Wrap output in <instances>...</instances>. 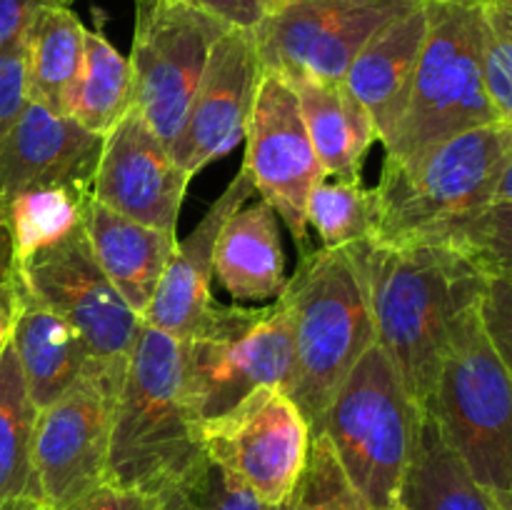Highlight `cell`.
I'll list each match as a JSON object with an SVG mask.
<instances>
[{"instance_id": "obj_40", "label": "cell", "mask_w": 512, "mask_h": 510, "mask_svg": "<svg viewBox=\"0 0 512 510\" xmlns=\"http://www.w3.org/2000/svg\"><path fill=\"white\" fill-rule=\"evenodd\" d=\"M495 200H512V150L503 165V173H500L498 185H495V193H493V203Z\"/></svg>"}, {"instance_id": "obj_15", "label": "cell", "mask_w": 512, "mask_h": 510, "mask_svg": "<svg viewBox=\"0 0 512 510\" xmlns=\"http://www.w3.org/2000/svg\"><path fill=\"white\" fill-rule=\"evenodd\" d=\"M260 75L253 30L233 25L215 43L183 128L168 145L173 160L190 178L245 140Z\"/></svg>"}, {"instance_id": "obj_6", "label": "cell", "mask_w": 512, "mask_h": 510, "mask_svg": "<svg viewBox=\"0 0 512 510\" xmlns=\"http://www.w3.org/2000/svg\"><path fill=\"white\" fill-rule=\"evenodd\" d=\"M510 150L512 125L498 120L443 140L413 163L383 165L373 188V243H428L445 225L493 203Z\"/></svg>"}, {"instance_id": "obj_42", "label": "cell", "mask_w": 512, "mask_h": 510, "mask_svg": "<svg viewBox=\"0 0 512 510\" xmlns=\"http://www.w3.org/2000/svg\"><path fill=\"white\" fill-rule=\"evenodd\" d=\"M388 510H403V508H400V505H393V508H388Z\"/></svg>"}, {"instance_id": "obj_41", "label": "cell", "mask_w": 512, "mask_h": 510, "mask_svg": "<svg viewBox=\"0 0 512 510\" xmlns=\"http://www.w3.org/2000/svg\"><path fill=\"white\" fill-rule=\"evenodd\" d=\"M0 510H43V505H38L35 500H10V503L0 505Z\"/></svg>"}, {"instance_id": "obj_37", "label": "cell", "mask_w": 512, "mask_h": 510, "mask_svg": "<svg viewBox=\"0 0 512 510\" xmlns=\"http://www.w3.org/2000/svg\"><path fill=\"white\" fill-rule=\"evenodd\" d=\"M188 3L218 15L228 25L248 30H253L265 18V13L273 8V0H188Z\"/></svg>"}, {"instance_id": "obj_2", "label": "cell", "mask_w": 512, "mask_h": 510, "mask_svg": "<svg viewBox=\"0 0 512 510\" xmlns=\"http://www.w3.org/2000/svg\"><path fill=\"white\" fill-rule=\"evenodd\" d=\"M205 458L183 390V343L143 323L115 398L105 483L165 500Z\"/></svg>"}, {"instance_id": "obj_1", "label": "cell", "mask_w": 512, "mask_h": 510, "mask_svg": "<svg viewBox=\"0 0 512 510\" xmlns=\"http://www.w3.org/2000/svg\"><path fill=\"white\" fill-rule=\"evenodd\" d=\"M363 260L375 340L425 410L455 320L480 303L488 278L445 243L368 240Z\"/></svg>"}, {"instance_id": "obj_39", "label": "cell", "mask_w": 512, "mask_h": 510, "mask_svg": "<svg viewBox=\"0 0 512 510\" xmlns=\"http://www.w3.org/2000/svg\"><path fill=\"white\" fill-rule=\"evenodd\" d=\"M15 278V253H13V233H10L8 203L0 200V283H8Z\"/></svg>"}, {"instance_id": "obj_5", "label": "cell", "mask_w": 512, "mask_h": 510, "mask_svg": "<svg viewBox=\"0 0 512 510\" xmlns=\"http://www.w3.org/2000/svg\"><path fill=\"white\" fill-rule=\"evenodd\" d=\"M428 30L413 93L385 143V165L418 160L443 140L498 123L483 68V13L478 0H425Z\"/></svg>"}, {"instance_id": "obj_35", "label": "cell", "mask_w": 512, "mask_h": 510, "mask_svg": "<svg viewBox=\"0 0 512 510\" xmlns=\"http://www.w3.org/2000/svg\"><path fill=\"white\" fill-rule=\"evenodd\" d=\"M60 510H168V505L163 498L143 493V490L100 483Z\"/></svg>"}, {"instance_id": "obj_14", "label": "cell", "mask_w": 512, "mask_h": 510, "mask_svg": "<svg viewBox=\"0 0 512 510\" xmlns=\"http://www.w3.org/2000/svg\"><path fill=\"white\" fill-rule=\"evenodd\" d=\"M243 170L265 203L285 220L303 255L308 253V198L328 175L315 155L295 88L263 70L245 128Z\"/></svg>"}, {"instance_id": "obj_34", "label": "cell", "mask_w": 512, "mask_h": 510, "mask_svg": "<svg viewBox=\"0 0 512 510\" xmlns=\"http://www.w3.org/2000/svg\"><path fill=\"white\" fill-rule=\"evenodd\" d=\"M28 103V70H25V40L0 53V145L13 130L15 120Z\"/></svg>"}, {"instance_id": "obj_22", "label": "cell", "mask_w": 512, "mask_h": 510, "mask_svg": "<svg viewBox=\"0 0 512 510\" xmlns=\"http://www.w3.org/2000/svg\"><path fill=\"white\" fill-rule=\"evenodd\" d=\"M213 275L238 300L280 298L288 285L278 213L265 200L228 215L215 243Z\"/></svg>"}, {"instance_id": "obj_10", "label": "cell", "mask_w": 512, "mask_h": 510, "mask_svg": "<svg viewBox=\"0 0 512 510\" xmlns=\"http://www.w3.org/2000/svg\"><path fill=\"white\" fill-rule=\"evenodd\" d=\"M425 0H278L253 28L260 68L340 83L378 30Z\"/></svg>"}, {"instance_id": "obj_24", "label": "cell", "mask_w": 512, "mask_h": 510, "mask_svg": "<svg viewBox=\"0 0 512 510\" xmlns=\"http://www.w3.org/2000/svg\"><path fill=\"white\" fill-rule=\"evenodd\" d=\"M398 505L403 510H503L470 475L428 410H423Z\"/></svg>"}, {"instance_id": "obj_9", "label": "cell", "mask_w": 512, "mask_h": 510, "mask_svg": "<svg viewBox=\"0 0 512 510\" xmlns=\"http://www.w3.org/2000/svg\"><path fill=\"white\" fill-rule=\"evenodd\" d=\"M230 28L188 0H135L133 108L165 145L183 128L210 53Z\"/></svg>"}, {"instance_id": "obj_32", "label": "cell", "mask_w": 512, "mask_h": 510, "mask_svg": "<svg viewBox=\"0 0 512 510\" xmlns=\"http://www.w3.org/2000/svg\"><path fill=\"white\" fill-rule=\"evenodd\" d=\"M288 503L268 505L213 458H205L203 465L165 498L168 510H288Z\"/></svg>"}, {"instance_id": "obj_25", "label": "cell", "mask_w": 512, "mask_h": 510, "mask_svg": "<svg viewBox=\"0 0 512 510\" xmlns=\"http://www.w3.org/2000/svg\"><path fill=\"white\" fill-rule=\"evenodd\" d=\"M85 25L70 8H48L25 35L28 100L70 115L83 70Z\"/></svg>"}, {"instance_id": "obj_19", "label": "cell", "mask_w": 512, "mask_h": 510, "mask_svg": "<svg viewBox=\"0 0 512 510\" xmlns=\"http://www.w3.org/2000/svg\"><path fill=\"white\" fill-rule=\"evenodd\" d=\"M425 30L428 10L423 3L378 30L345 73L343 83L368 110L383 145L408 108Z\"/></svg>"}, {"instance_id": "obj_43", "label": "cell", "mask_w": 512, "mask_h": 510, "mask_svg": "<svg viewBox=\"0 0 512 510\" xmlns=\"http://www.w3.org/2000/svg\"><path fill=\"white\" fill-rule=\"evenodd\" d=\"M275 3H278V0H273V5H275Z\"/></svg>"}, {"instance_id": "obj_31", "label": "cell", "mask_w": 512, "mask_h": 510, "mask_svg": "<svg viewBox=\"0 0 512 510\" xmlns=\"http://www.w3.org/2000/svg\"><path fill=\"white\" fill-rule=\"evenodd\" d=\"M288 510H368L345 478L325 435H313L308 463L290 495Z\"/></svg>"}, {"instance_id": "obj_44", "label": "cell", "mask_w": 512, "mask_h": 510, "mask_svg": "<svg viewBox=\"0 0 512 510\" xmlns=\"http://www.w3.org/2000/svg\"><path fill=\"white\" fill-rule=\"evenodd\" d=\"M43 510H45V508H43Z\"/></svg>"}, {"instance_id": "obj_21", "label": "cell", "mask_w": 512, "mask_h": 510, "mask_svg": "<svg viewBox=\"0 0 512 510\" xmlns=\"http://www.w3.org/2000/svg\"><path fill=\"white\" fill-rule=\"evenodd\" d=\"M10 343L18 355L30 400L38 410L53 405L83 375L103 370L93 360L85 340L53 310L25 293L23 285H20V305Z\"/></svg>"}, {"instance_id": "obj_38", "label": "cell", "mask_w": 512, "mask_h": 510, "mask_svg": "<svg viewBox=\"0 0 512 510\" xmlns=\"http://www.w3.org/2000/svg\"><path fill=\"white\" fill-rule=\"evenodd\" d=\"M18 305H20L18 278L8 280V283H0V350H3V345L10 340V333H13Z\"/></svg>"}, {"instance_id": "obj_27", "label": "cell", "mask_w": 512, "mask_h": 510, "mask_svg": "<svg viewBox=\"0 0 512 510\" xmlns=\"http://www.w3.org/2000/svg\"><path fill=\"white\" fill-rule=\"evenodd\" d=\"M133 108V78L125 55L110 45L103 30L85 28L83 70L70 118L95 135H108Z\"/></svg>"}, {"instance_id": "obj_8", "label": "cell", "mask_w": 512, "mask_h": 510, "mask_svg": "<svg viewBox=\"0 0 512 510\" xmlns=\"http://www.w3.org/2000/svg\"><path fill=\"white\" fill-rule=\"evenodd\" d=\"M183 343V390L198 423L233 410L258 388H285L295 360L288 303L238 308L210 300Z\"/></svg>"}, {"instance_id": "obj_18", "label": "cell", "mask_w": 512, "mask_h": 510, "mask_svg": "<svg viewBox=\"0 0 512 510\" xmlns=\"http://www.w3.org/2000/svg\"><path fill=\"white\" fill-rule=\"evenodd\" d=\"M255 185L245 170L235 175L225 193L215 200L203 215L193 233L175 245V253L165 268L163 280L143 313V323L173 335L175 340H188L210 305V280H213L215 243L230 213L240 208Z\"/></svg>"}, {"instance_id": "obj_3", "label": "cell", "mask_w": 512, "mask_h": 510, "mask_svg": "<svg viewBox=\"0 0 512 510\" xmlns=\"http://www.w3.org/2000/svg\"><path fill=\"white\" fill-rule=\"evenodd\" d=\"M365 243L308 250L280 293L295 338L293 370L283 390L308 420L310 433L320 428L355 363L378 343L365 283Z\"/></svg>"}, {"instance_id": "obj_30", "label": "cell", "mask_w": 512, "mask_h": 510, "mask_svg": "<svg viewBox=\"0 0 512 510\" xmlns=\"http://www.w3.org/2000/svg\"><path fill=\"white\" fill-rule=\"evenodd\" d=\"M428 243L458 250L485 278L512 280V200H495L445 225Z\"/></svg>"}, {"instance_id": "obj_4", "label": "cell", "mask_w": 512, "mask_h": 510, "mask_svg": "<svg viewBox=\"0 0 512 510\" xmlns=\"http://www.w3.org/2000/svg\"><path fill=\"white\" fill-rule=\"evenodd\" d=\"M430 415L478 485L512 510V375L480 320V303L453 325Z\"/></svg>"}, {"instance_id": "obj_7", "label": "cell", "mask_w": 512, "mask_h": 510, "mask_svg": "<svg viewBox=\"0 0 512 510\" xmlns=\"http://www.w3.org/2000/svg\"><path fill=\"white\" fill-rule=\"evenodd\" d=\"M423 408L405 390L378 343L363 353L313 435H325L368 510L398 505L400 483L418 443Z\"/></svg>"}, {"instance_id": "obj_13", "label": "cell", "mask_w": 512, "mask_h": 510, "mask_svg": "<svg viewBox=\"0 0 512 510\" xmlns=\"http://www.w3.org/2000/svg\"><path fill=\"white\" fill-rule=\"evenodd\" d=\"M123 380L93 370L35 420L33 485L45 510H60L105 483L115 398Z\"/></svg>"}, {"instance_id": "obj_16", "label": "cell", "mask_w": 512, "mask_h": 510, "mask_svg": "<svg viewBox=\"0 0 512 510\" xmlns=\"http://www.w3.org/2000/svg\"><path fill=\"white\" fill-rule=\"evenodd\" d=\"M188 183L168 145L130 108L105 135L90 195L135 223L175 233Z\"/></svg>"}, {"instance_id": "obj_28", "label": "cell", "mask_w": 512, "mask_h": 510, "mask_svg": "<svg viewBox=\"0 0 512 510\" xmlns=\"http://www.w3.org/2000/svg\"><path fill=\"white\" fill-rule=\"evenodd\" d=\"M88 195L70 188H33L10 198L8 220L15 268L35 250L58 243L83 225V205Z\"/></svg>"}, {"instance_id": "obj_11", "label": "cell", "mask_w": 512, "mask_h": 510, "mask_svg": "<svg viewBox=\"0 0 512 510\" xmlns=\"http://www.w3.org/2000/svg\"><path fill=\"white\" fill-rule=\"evenodd\" d=\"M15 278L25 293L53 310L85 340L105 373L123 378L143 320L100 270L83 225L28 255L15 268Z\"/></svg>"}, {"instance_id": "obj_29", "label": "cell", "mask_w": 512, "mask_h": 510, "mask_svg": "<svg viewBox=\"0 0 512 510\" xmlns=\"http://www.w3.org/2000/svg\"><path fill=\"white\" fill-rule=\"evenodd\" d=\"M308 228L320 238V248H345L375 238L378 208L375 193L365 190L360 178L320 183L305 208Z\"/></svg>"}, {"instance_id": "obj_26", "label": "cell", "mask_w": 512, "mask_h": 510, "mask_svg": "<svg viewBox=\"0 0 512 510\" xmlns=\"http://www.w3.org/2000/svg\"><path fill=\"white\" fill-rule=\"evenodd\" d=\"M38 413L8 340L0 350V505L35 500L33 435Z\"/></svg>"}, {"instance_id": "obj_33", "label": "cell", "mask_w": 512, "mask_h": 510, "mask_svg": "<svg viewBox=\"0 0 512 510\" xmlns=\"http://www.w3.org/2000/svg\"><path fill=\"white\" fill-rule=\"evenodd\" d=\"M480 320L495 353L512 375V280H485L480 295Z\"/></svg>"}, {"instance_id": "obj_17", "label": "cell", "mask_w": 512, "mask_h": 510, "mask_svg": "<svg viewBox=\"0 0 512 510\" xmlns=\"http://www.w3.org/2000/svg\"><path fill=\"white\" fill-rule=\"evenodd\" d=\"M105 135L85 130L70 115L28 100L0 145V200L33 188H70L88 195Z\"/></svg>"}, {"instance_id": "obj_20", "label": "cell", "mask_w": 512, "mask_h": 510, "mask_svg": "<svg viewBox=\"0 0 512 510\" xmlns=\"http://www.w3.org/2000/svg\"><path fill=\"white\" fill-rule=\"evenodd\" d=\"M83 228L100 270L133 313L143 318L175 253V233L135 223L88 195Z\"/></svg>"}, {"instance_id": "obj_12", "label": "cell", "mask_w": 512, "mask_h": 510, "mask_svg": "<svg viewBox=\"0 0 512 510\" xmlns=\"http://www.w3.org/2000/svg\"><path fill=\"white\" fill-rule=\"evenodd\" d=\"M208 458L268 505H285L310 453L308 420L283 388H258L233 410L200 423Z\"/></svg>"}, {"instance_id": "obj_36", "label": "cell", "mask_w": 512, "mask_h": 510, "mask_svg": "<svg viewBox=\"0 0 512 510\" xmlns=\"http://www.w3.org/2000/svg\"><path fill=\"white\" fill-rule=\"evenodd\" d=\"M70 3L75 0H0V53L23 43L43 10L70 8Z\"/></svg>"}, {"instance_id": "obj_23", "label": "cell", "mask_w": 512, "mask_h": 510, "mask_svg": "<svg viewBox=\"0 0 512 510\" xmlns=\"http://www.w3.org/2000/svg\"><path fill=\"white\" fill-rule=\"evenodd\" d=\"M290 85L298 95L310 143L325 175H338V180L360 178V163L373 140H378L363 103L350 93L343 80H295Z\"/></svg>"}]
</instances>
